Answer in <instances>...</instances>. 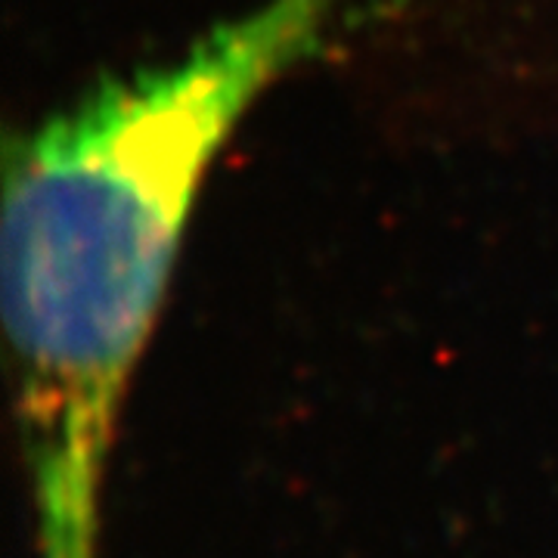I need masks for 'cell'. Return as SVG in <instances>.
I'll list each match as a JSON object with an SVG mask.
<instances>
[{
    "label": "cell",
    "mask_w": 558,
    "mask_h": 558,
    "mask_svg": "<svg viewBox=\"0 0 558 558\" xmlns=\"http://www.w3.org/2000/svg\"><path fill=\"white\" fill-rule=\"evenodd\" d=\"M348 0H267L180 60L102 84L22 140L3 193L35 558H100L121 407L223 143Z\"/></svg>",
    "instance_id": "cell-1"
}]
</instances>
